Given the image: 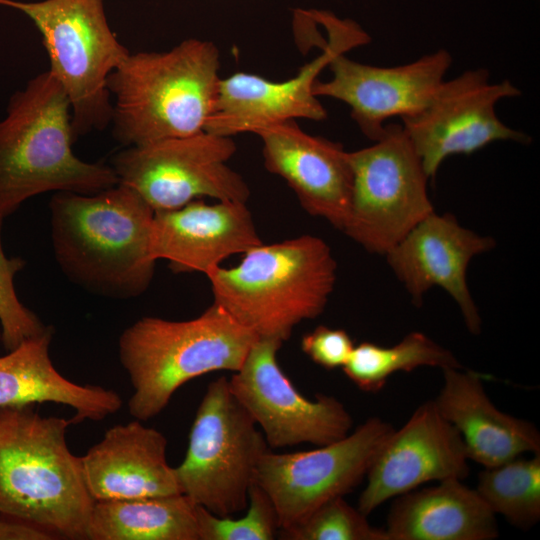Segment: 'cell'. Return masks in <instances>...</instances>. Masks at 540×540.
I'll list each match as a JSON object with an SVG mask.
<instances>
[{
    "label": "cell",
    "mask_w": 540,
    "mask_h": 540,
    "mask_svg": "<svg viewBox=\"0 0 540 540\" xmlns=\"http://www.w3.org/2000/svg\"><path fill=\"white\" fill-rule=\"evenodd\" d=\"M55 260L73 283L101 296H140L154 276L153 209L130 187L55 192L49 202Z\"/></svg>",
    "instance_id": "cell-1"
},
{
    "label": "cell",
    "mask_w": 540,
    "mask_h": 540,
    "mask_svg": "<svg viewBox=\"0 0 540 540\" xmlns=\"http://www.w3.org/2000/svg\"><path fill=\"white\" fill-rule=\"evenodd\" d=\"M70 100L49 71L15 91L0 119V217L45 192L94 194L119 183L110 164L86 162L72 149Z\"/></svg>",
    "instance_id": "cell-2"
},
{
    "label": "cell",
    "mask_w": 540,
    "mask_h": 540,
    "mask_svg": "<svg viewBox=\"0 0 540 540\" xmlns=\"http://www.w3.org/2000/svg\"><path fill=\"white\" fill-rule=\"evenodd\" d=\"M219 67L217 46L196 38L167 51L129 52L107 79L114 138L130 147L205 130Z\"/></svg>",
    "instance_id": "cell-3"
},
{
    "label": "cell",
    "mask_w": 540,
    "mask_h": 540,
    "mask_svg": "<svg viewBox=\"0 0 540 540\" xmlns=\"http://www.w3.org/2000/svg\"><path fill=\"white\" fill-rule=\"evenodd\" d=\"M73 420L41 415L34 404L0 407V514L57 538L86 540L94 500L81 457L66 440Z\"/></svg>",
    "instance_id": "cell-4"
},
{
    "label": "cell",
    "mask_w": 540,
    "mask_h": 540,
    "mask_svg": "<svg viewBox=\"0 0 540 540\" xmlns=\"http://www.w3.org/2000/svg\"><path fill=\"white\" fill-rule=\"evenodd\" d=\"M336 273L328 244L302 235L262 242L245 252L237 266H219L206 277L213 303L258 338L284 342L299 323L322 314Z\"/></svg>",
    "instance_id": "cell-5"
},
{
    "label": "cell",
    "mask_w": 540,
    "mask_h": 540,
    "mask_svg": "<svg viewBox=\"0 0 540 540\" xmlns=\"http://www.w3.org/2000/svg\"><path fill=\"white\" fill-rule=\"evenodd\" d=\"M257 339L215 303L189 320H137L119 338V359L133 388L129 413L147 421L186 382L213 371L236 372Z\"/></svg>",
    "instance_id": "cell-6"
},
{
    "label": "cell",
    "mask_w": 540,
    "mask_h": 540,
    "mask_svg": "<svg viewBox=\"0 0 540 540\" xmlns=\"http://www.w3.org/2000/svg\"><path fill=\"white\" fill-rule=\"evenodd\" d=\"M24 13L41 34L50 68L71 104L76 137L111 124L110 73L129 50L112 32L103 0H0Z\"/></svg>",
    "instance_id": "cell-7"
},
{
    "label": "cell",
    "mask_w": 540,
    "mask_h": 540,
    "mask_svg": "<svg viewBox=\"0 0 540 540\" xmlns=\"http://www.w3.org/2000/svg\"><path fill=\"white\" fill-rule=\"evenodd\" d=\"M225 377L209 383L197 408L187 451L174 467L180 493L219 517L247 509L249 489L270 449Z\"/></svg>",
    "instance_id": "cell-8"
},
{
    "label": "cell",
    "mask_w": 540,
    "mask_h": 540,
    "mask_svg": "<svg viewBox=\"0 0 540 540\" xmlns=\"http://www.w3.org/2000/svg\"><path fill=\"white\" fill-rule=\"evenodd\" d=\"M374 142L349 152L352 194L342 232L368 252L385 255L434 208L429 177L402 125H385Z\"/></svg>",
    "instance_id": "cell-9"
},
{
    "label": "cell",
    "mask_w": 540,
    "mask_h": 540,
    "mask_svg": "<svg viewBox=\"0 0 540 540\" xmlns=\"http://www.w3.org/2000/svg\"><path fill=\"white\" fill-rule=\"evenodd\" d=\"M231 137L201 132L130 146L110 162L120 184L133 189L154 212L180 208L202 197L247 202L249 187L227 162Z\"/></svg>",
    "instance_id": "cell-10"
},
{
    "label": "cell",
    "mask_w": 540,
    "mask_h": 540,
    "mask_svg": "<svg viewBox=\"0 0 540 540\" xmlns=\"http://www.w3.org/2000/svg\"><path fill=\"white\" fill-rule=\"evenodd\" d=\"M310 11L328 32V41L322 38L319 41L315 32L309 37L310 43L321 46V54L301 67L294 77L282 82L247 72L221 78L206 131L232 137L297 118L319 121L327 117L326 110L313 93L318 75L336 54L346 53L370 39L351 20L339 19L327 11Z\"/></svg>",
    "instance_id": "cell-11"
},
{
    "label": "cell",
    "mask_w": 540,
    "mask_h": 540,
    "mask_svg": "<svg viewBox=\"0 0 540 540\" xmlns=\"http://www.w3.org/2000/svg\"><path fill=\"white\" fill-rule=\"evenodd\" d=\"M391 424L371 417L344 438L309 451L262 456L255 477L272 500L279 529L305 520L324 503L343 497L366 477Z\"/></svg>",
    "instance_id": "cell-12"
},
{
    "label": "cell",
    "mask_w": 540,
    "mask_h": 540,
    "mask_svg": "<svg viewBox=\"0 0 540 540\" xmlns=\"http://www.w3.org/2000/svg\"><path fill=\"white\" fill-rule=\"evenodd\" d=\"M510 81H490L488 70H467L443 80L419 112L401 118L402 127L429 177L454 154H472L494 141L528 143L525 133L505 125L496 104L520 95Z\"/></svg>",
    "instance_id": "cell-13"
},
{
    "label": "cell",
    "mask_w": 540,
    "mask_h": 540,
    "mask_svg": "<svg viewBox=\"0 0 540 540\" xmlns=\"http://www.w3.org/2000/svg\"><path fill=\"white\" fill-rule=\"evenodd\" d=\"M283 342L258 338L228 380L229 387L262 429L272 449L309 443L323 446L349 434L353 419L333 396L304 397L281 369L277 353Z\"/></svg>",
    "instance_id": "cell-14"
},
{
    "label": "cell",
    "mask_w": 540,
    "mask_h": 540,
    "mask_svg": "<svg viewBox=\"0 0 540 540\" xmlns=\"http://www.w3.org/2000/svg\"><path fill=\"white\" fill-rule=\"evenodd\" d=\"M468 460L459 432L434 400L427 401L378 450L357 508L368 516L385 501L424 483L462 480L469 474Z\"/></svg>",
    "instance_id": "cell-15"
},
{
    "label": "cell",
    "mask_w": 540,
    "mask_h": 540,
    "mask_svg": "<svg viewBox=\"0 0 540 540\" xmlns=\"http://www.w3.org/2000/svg\"><path fill=\"white\" fill-rule=\"evenodd\" d=\"M451 63L450 53L443 49L393 67L359 63L338 53L327 66L332 77L317 79L313 93L346 103L361 132L376 141L387 119L410 116L426 106Z\"/></svg>",
    "instance_id": "cell-16"
},
{
    "label": "cell",
    "mask_w": 540,
    "mask_h": 540,
    "mask_svg": "<svg viewBox=\"0 0 540 540\" xmlns=\"http://www.w3.org/2000/svg\"><path fill=\"white\" fill-rule=\"evenodd\" d=\"M494 246L491 237L462 227L449 213L434 211L385 256L416 306L430 288L438 286L456 302L469 332L478 335L482 322L467 285V267L473 257Z\"/></svg>",
    "instance_id": "cell-17"
},
{
    "label": "cell",
    "mask_w": 540,
    "mask_h": 540,
    "mask_svg": "<svg viewBox=\"0 0 540 540\" xmlns=\"http://www.w3.org/2000/svg\"><path fill=\"white\" fill-rule=\"evenodd\" d=\"M254 134L262 141L266 169L285 180L310 215L342 231L352 194L349 152L306 133L294 120L262 127Z\"/></svg>",
    "instance_id": "cell-18"
},
{
    "label": "cell",
    "mask_w": 540,
    "mask_h": 540,
    "mask_svg": "<svg viewBox=\"0 0 540 540\" xmlns=\"http://www.w3.org/2000/svg\"><path fill=\"white\" fill-rule=\"evenodd\" d=\"M245 202L202 200L168 211L155 212L150 231V253L168 261L176 273L207 275L222 261L261 244Z\"/></svg>",
    "instance_id": "cell-19"
},
{
    "label": "cell",
    "mask_w": 540,
    "mask_h": 540,
    "mask_svg": "<svg viewBox=\"0 0 540 540\" xmlns=\"http://www.w3.org/2000/svg\"><path fill=\"white\" fill-rule=\"evenodd\" d=\"M81 457L86 488L94 501L179 494L167 439L140 420L109 428Z\"/></svg>",
    "instance_id": "cell-20"
},
{
    "label": "cell",
    "mask_w": 540,
    "mask_h": 540,
    "mask_svg": "<svg viewBox=\"0 0 540 540\" xmlns=\"http://www.w3.org/2000/svg\"><path fill=\"white\" fill-rule=\"evenodd\" d=\"M442 371L444 384L434 402L459 432L469 459L486 468L524 453H540L536 426L498 410L479 374L460 368Z\"/></svg>",
    "instance_id": "cell-21"
},
{
    "label": "cell",
    "mask_w": 540,
    "mask_h": 540,
    "mask_svg": "<svg viewBox=\"0 0 540 540\" xmlns=\"http://www.w3.org/2000/svg\"><path fill=\"white\" fill-rule=\"evenodd\" d=\"M52 337L50 326L0 356V407L62 404L74 410L73 423L99 421L117 412L122 400L116 391L72 382L56 370L49 356Z\"/></svg>",
    "instance_id": "cell-22"
},
{
    "label": "cell",
    "mask_w": 540,
    "mask_h": 540,
    "mask_svg": "<svg viewBox=\"0 0 540 540\" xmlns=\"http://www.w3.org/2000/svg\"><path fill=\"white\" fill-rule=\"evenodd\" d=\"M395 498L385 529L389 540H491L499 535L495 514L476 489L459 479Z\"/></svg>",
    "instance_id": "cell-23"
},
{
    "label": "cell",
    "mask_w": 540,
    "mask_h": 540,
    "mask_svg": "<svg viewBox=\"0 0 540 540\" xmlns=\"http://www.w3.org/2000/svg\"><path fill=\"white\" fill-rule=\"evenodd\" d=\"M86 540H199L196 505L181 493L95 501Z\"/></svg>",
    "instance_id": "cell-24"
},
{
    "label": "cell",
    "mask_w": 540,
    "mask_h": 540,
    "mask_svg": "<svg viewBox=\"0 0 540 540\" xmlns=\"http://www.w3.org/2000/svg\"><path fill=\"white\" fill-rule=\"evenodd\" d=\"M423 366L461 368L448 349L424 333L415 331L391 347L368 341L354 346L342 369L360 390L375 393L383 388L392 374L410 372Z\"/></svg>",
    "instance_id": "cell-25"
},
{
    "label": "cell",
    "mask_w": 540,
    "mask_h": 540,
    "mask_svg": "<svg viewBox=\"0 0 540 540\" xmlns=\"http://www.w3.org/2000/svg\"><path fill=\"white\" fill-rule=\"evenodd\" d=\"M475 489L495 515L529 529L540 519V453L486 467Z\"/></svg>",
    "instance_id": "cell-26"
},
{
    "label": "cell",
    "mask_w": 540,
    "mask_h": 540,
    "mask_svg": "<svg viewBox=\"0 0 540 540\" xmlns=\"http://www.w3.org/2000/svg\"><path fill=\"white\" fill-rule=\"evenodd\" d=\"M278 536L284 540H389L385 529L372 526L367 515L343 497L324 503L299 524L279 529Z\"/></svg>",
    "instance_id": "cell-27"
},
{
    "label": "cell",
    "mask_w": 540,
    "mask_h": 540,
    "mask_svg": "<svg viewBox=\"0 0 540 540\" xmlns=\"http://www.w3.org/2000/svg\"><path fill=\"white\" fill-rule=\"evenodd\" d=\"M196 517L199 540H272L279 530L275 506L255 481L244 516L219 517L196 505Z\"/></svg>",
    "instance_id": "cell-28"
},
{
    "label": "cell",
    "mask_w": 540,
    "mask_h": 540,
    "mask_svg": "<svg viewBox=\"0 0 540 540\" xmlns=\"http://www.w3.org/2000/svg\"><path fill=\"white\" fill-rule=\"evenodd\" d=\"M3 221L0 217V334L5 350L11 351L23 341L41 335L50 326L44 325L17 297L14 278L25 266V261L6 256L1 241Z\"/></svg>",
    "instance_id": "cell-29"
},
{
    "label": "cell",
    "mask_w": 540,
    "mask_h": 540,
    "mask_svg": "<svg viewBox=\"0 0 540 540\" xmlns=\"http://www.w3.org/2000/svg\"><path fill=\"white\" fill-rule=\"evenodd\" d=\"M353 340L344 329L317 326L303 335L301 350L317 365L332 370L342 368L353 348Z\"/></svg>",
    "instance_id": "cell-30"
},
{
    "label": "cell",
    "mask_w": 540,
    "mask_h": 540,
    "mask_svg": "<svg viewBox=\"0 0 540 540\" xmlns=\"http://www.w3.org/2000/svg\"><path fill=\"white\" fill-rule=\"evenodd\" d=\"M58 539L47 529L24 519L0 514V540Z\"/></svg>",
    "instance_id": "cell-31"
}]
</instances>
